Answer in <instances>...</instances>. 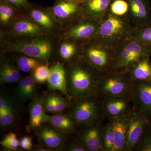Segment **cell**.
<instances>
[{"mask_svg":"<svg viewBox=\"0 0 151 151\" xmlns=\"http://www.w3.org/2000/svg\"><path fill=\"white\" fill-rule=\"evenodd\" d=\"M135 150L151 151V129L143 136L136 146Z\"/></svg>","mask_w":151,"mask_h":151,"instance_id":"d590c367","label":"cell"},{"mask_svg":"<svg viewBox=\"0 0 151 151\" xmlns=\"http://www.w3.org/2000/svg\"><path fill=\"white\" fill-rule=\"evenodd\" d=\"M18 66L9 60L1 61L0 68L1 84L14 83L20 79V73Z\"/></svg>","mask_w":151,"mask_h":151,"instance_id":"4316f807","label":"cell"},{"mask_svg":"<svg viewBox=\"0 0 151 151\" xmlns=\"http://www.w3.org/2000/svg\"><path fill=\"white\" fill-rule=\"evenodd\" d=\"M22 11L15 6L0 0V23L5 29H8L20 15Z\"/></svg>","mask_w":151,"mask_h":151,"instance_id":"484cf974","label":"cell"},{"mask_svg":"<svg viewBox=\"0 0 151 151\" xmlns=\"http://www.w3.org/2000/svg\"><path fill=\"white\" fill-rule=\"evenodd\" d=\"M17 96L20 102L33 99L37 96V81L34 77L27 76L19 82L16 90Z\"/></svg>","mask_w":151,"mask_h":151,"instance_id":"d4e9b609","label":"cell"},{"mask_svg":"<svg viewBox=\"0 0 151 151\" xmlns=\"http://www.w3.org/2000/svg\"><path fill=\"white\" fill-rule=\"evenodd\" d=\"M19 58L17 60L18 66L22 71L30 72L33 71L42 62L40 60L25 55Z\"/></svg>","mask_w":151,"mask_h":151,"instance_id":"f1b7e54d","label":"cell"},{"mask_svg":"<svg viewBox=\"0 0 151 151\" xmlns=\"http://www.w3.org/2000/svg\"><path fill=\"white\" fill-rule=\"evenodd\" d=\"M50 68L48 64L41 65L34 70V78L37 82L43 83L48 80L50 74Z\"/></svg>","mask_w":151,"mask_h":151,"instance_id":"d6a6232c","label":"cell"},{"mask_svg":"<svg viewBox=\"0 0 151 151\" xmlns=\"http://www.w3.org/2000/svg\"><path fill=\"white\" fill-rule=\"evenodd\" d=\"M132 31L133 28L125 18L107 12L100 22L97 32L90 40L99 42L115 50L120 45L130 39Z\"/></svg>","mask_w":151,"mask_h":151,"instance_id":"3957f363","label":"cell"},{"mask_svg":"<svg viewBox=\"0 0 151 151\" xmlns=\"http://www.w3.org/2000/svg\"><path fill=\"white\" fill-rule=\"evenodd\" d=\"M47 8L61 30L84 17L81 1L56 0L52 6Z\"/></svg>","mask_w":151,"mask_h":151,"instance_id":"52a82bcc","label":"cell"},{"mask_svg":"<svg viewBox=\"0 0 151 151\" xmlns=\"http://www.w3.org/2000/svg\"><path fill=\"white\" fill-rule=\"evenodd\" d=\"M44 108L46 113L55 114L56 108L54 94H49L45 98L43 103Z\"/></svg>","mask_w":151,"mask_h":151,"instance_id":"8d00e7d4","label":"cell"},{"mask_svg":"<svg viewBox=\"0 0 151 151\" xmlns=\"http://www.w3.org/2000/svg\"><path fill=\"white\" fill-rule=\"evenodd\" d=\"M112 0H81L84 17L100 22L104 18Z\"/></svg>","mask_w":151,"mask_h":151,"instance_id":"ac0fdd59","label":"cell"},{"mask_svg":"<svg viewBox=\"0 0 151 151\" xmlns=\"http://www.w3.org/2000/svg\"><path fill=\"white\" fill-rule=\"evenodd\" d=\"M55 1H56V0H55ZM76 1H81V0H76Z\"/></svg>","mask_w":151,"mask_h":151,"instance_id":"60d3db41","label":"cell"},{"mask_svg":"<svg viewBox=\"0 0 151 151\" xmlns=\"http://www.w3.org/2000/svg\"><path fill=\"white\" fill-rule=\"evenodd\" d=\"M16 6L19 9L23 12L27 9L30 5L28 0H4Z\"/></svg>","mask_w":151,"mask_h":151,"instance_id":"74e56055","label":"cell"},{"mask_svg":"<svg viewBox=\"0 0 151 151\" xmlns=\"http://www.w3.org/2000/svg\"><path fill=\"white\" fill-rule=\"evenodd\" d=\"M104 151H113L115 145V137L111 121L103 127L102 133Z\"/></svg>","mask_w":151,"mask_h":151,"instance_id":"f546056e","label":"cell"},{"mask_svg":"<svg viewBox=\"0 0 151 151\" xmlns=\"http://www.w3.org/2000/svg\"><path fill=\"white\" fill-rule=\"evenodd\" d=\"M151 55V47L129 39L114 50L110 72L127 70L130 65L141 58Z\"/></svg>","mask_w":151,"mask_h":151,"instance_id":"5b68a950","label":"cell"},{"mask_svg":"<svg viewBox=\"0 0 151 151\" xmlns=\"http://www.w3.org/2000/svg\"><path fill=\"white\" fill-rule=\"evenodd\" d=\"M102 105L104 116L109 119L128 115L133 108L131 99L121 96L103 97Z\"/></svg>","mask_w":151,"mask_h":151,"instance_id":"9a60e30c","label":"cell"},{"mask_svg":"<svg viewBox=\"0 0 151 151\" xmlns=\"http://www.w3.org/2000/svg\"><path fill=\"white\" fill-rule=\"evenodd\" d=\"M99 25L98 22L83 17L61 29L58 36L60 40H71L83 43L94 37Z\"/></svg>","mask_w":151,"mask_h":151,"instance_id":"30bf717a","label":"cell"},{"mask_svg":"<svg viewBox=\"0 0 151 151\" xmlns=\"http://www.w3.org/2000/svg\"><path fill=\"white\" fill-rule=\"evenodd\" d=\"M58 48L60 56L69 63L82 57V43L69 39H61Z\"/></svg>","mask_w":151,"mask_h":151,"instance_id":"603a6c76","label":"cell"},{"mask_svg":"<svg viewBox=\"0 0 151 151\" xmlns=\"http://www.w3.org/2000/svg\"><path fill=\"white\" fill-rule=\"evenodd\" d=\"M133 81H151L150 56L141 58L127 68Z\"/></svg>","mask_w":151,"mask_h":151,"instance_id":"7402d4cb","label":"cell"},{"mask_svg":"<svg viewBox=\"0 0 151 151\" xmlns=\"http://www.w3.org/2000/svg\"><path fill=\"white\" fill-rule=\"evenodd\" d=\"M47 123L55 129L64 134H73L76 132V122L70 114H55L49 116Z\"/></svg>","mask_w":151,"mask_h":151,"instance_id":"cb8c5ba5","label":"cell"},{"mask_svg":"<svg viewBox=\"0 0 151 151\" xmlns=\"http://www.w3.org/2000/svg\"><path fill=\"white\" fill-rule=\"evenodd\" d=\"M1 145L12 150H16L20 146L19 142L16 135L14 133H10L5 137L0 142Z\"/></svg>","mask_w":151,"mask_h":151,"instance_id":"836d02e7","label":"cell"},{"mask_svg":"<svg viewBox=\"0 0 151 151\" xmlns=\"http://www.w3.org/2000/svg\"><path fill=\"white\" fill-rule=\"evenodd\" d=\"M99 95L82 97L74 100L69 114L78 126L86 127L101 122L105 118L102 109V100Z\"/></svg>","mask_w":151,"mask_h":151,"instance_id":"277c9868","label":"cell"},{"mask_svg":"<svg viewBox=\"0 0 151 151\" xmlns=\"http://www.w3.org/2000/svg\"><path fill=\"white\" fill-rule=\"evenodd\" d=\"M128 10L129 4L127 0H112L108 12L116 16L126 18Z\"/></svg>","mask_w":151,"mask_h":151,"instance_id":"4dcf8cb0","label":"cell"},{"mask_svg":"<svg viewBox=\"0 0 151 151\" xmlns=\"http://www.w3.org/2000/svg\"><path fill=\"white\" fill-rule=\"evenodd\" d=\"M20 146L24 150H30L32 147V139L29 137H24L19 142Z\"/></svg>","mask_w":151,"mask_h":151,"instance_id":"ab89813d","label":"cell"},{"mask_svg":"<svg viewBox=\"0 0 151 151\" xmlns=\"http://www.w3.org/2000/svg\"><path fill=\"white\" fill-rule=\"evenodd\" d=\"M133 81L127 70L102 74L98 82L99 95L121 96L131 99Z\"/></svg>","mask_w":151,"mask_h":151,"instance_id":"8992f818","label":"cell"},{"mask_svg":"<svg viewBox=\"0 0 151 151\" xmlns=\"http://www.w3.org/2000/svg\"><path fill=\"white\" fill-rule=\"evenodd\" d=\"M15 109L12 102L7 98L5 107L0 111V124L2 126H7L13 122L14 119Z\"/></svg>","mask_w":151,"mask_h":151,"instance_id":"1f68e13d","label":"cell"},{"mask_svg":"<svg viewBox=\"0 0 151 151\" xmlns=\"http://www.w3.org/2000/svg\"><path fill=\"white\" fill-rule=\"evenodd\" d=\"M23 12L27 14L25 15L39 25L48 34H52L59 29L47 8L30 3L29 7Z\"/></svg>","mask_w":151,"mask_h":151,"instance_id":"2e32d148","label":"cell"},{"mask_svg":"<svg viewBox=\"0 0 151 151\" xmlns=\"http://www.w3.org/2000/svg\"><path fill=\"white\" fill-rule=\"evenodd\" d=\"M103 128L100 122L83 127L78 141L86 151H104L102 137Z\"/></svg>","mask_w":151,"mask_h":151,"instance_id":"5bb4252c","label":"cell"},{"mask_svg":"<svg viewBox=\"0 0 151 151\" xmlns=\"http://www.w3.org/2000/svg\"><path fill=\"white\" fill-rule=\"evenodd\" d=\"M66 150L69 151H86L84 147L78 140L73 141L66 147Z\"/></svg>","mask_w":151,"mask_h":151,"instance_id":"f35d334b","label":"cell"},{"mask_svg":"<svg viewBox=\"0 0 151 151\" xmlns=\"http://www.w3.org/2000/svg\"><path fill=\"white\" fill-rule=\"evenodd\" d=\"M50 70V74L47 81L49 90H58L69 97L68 92L66 72L63 65L59 63H55L52 65Z\"/></svg>","mask_w":151,"mask_h":151,"instance_id":"ffe728a7","label":"cell"},{"mask_svg":"<svg viewBox=\"0 0 151 151\" xmlns=\"http://www.w3.org/2000/svg\"><path fill=\"white\" fill-rule=\"evenodd\" d=\"M129 115L110 119L113 126L115 137L113 151H124L128 130Z\"/></svg>","mask_w":151,"mask_h":151,"instance_id":"44dd1931","label":"cell"},{"mask_svg":"<svg viewBox=\"0 0 151 151\" xmlns=\"http://www.w3.org/2000/svg\"><path fill=\"white\" fill-rule=\"evenodd\" d=\"M55 101V103L56 113H60L70 105V98L68 96L62 97L60 94L54 93Z\"/></svg>","mask_w":151,"mask_h":151,"instance_id":"e575fe53","label":"cell"},{"mask_svg":"<svg viewBox=\"0 0 151 151\" xmlns=\"http://www.w3.org/2000/svg\"><path fill=\"white\" fill-rule=\"evenodd\" d=\"M44 95L37 96L32 99L29 106V127L31 129H37L42 123L47 122L49 116L47 115L44 108Z\"/></svg>","mask_w":151,"mask_h":151,"instance_id":"d6986e66","label":"cell"},{"mask_svg":"<svg viewBox=\"0 0 151 151\" xmlns=\"http://www.w3.org/2000/svg\"><path fill=\"white\" fill-rule=\"evenodd\" d=\"M131 100L133 108L151 120V81H134Z\"/></svg>","mask_w":151,"mask_h":151,"instance_id":"7c38bea8","label":"cell"},{"mask_svg":"<svg viewBox=\"0 0 151 151\" xmlns=\"http://www.w3.org/2000/svg\"><path fill=\"white\" fill-rule=\"evenodd\" d=\"M151 129V119L142 112L133 107L129 115L124 151H134L143 136Z\"/></svg>","mask_w":151,"mask_h":151,"instance_id":"9c48e42d","label":"cell"},{"mask_svg":"<svg viewBox=\"0 0 151 151\" xmlns=\"http://www.w3.org/2000/svg\"><path fill=\"white\" fill-rule=\"evenodd\" d=\"M130 39L151 47V22L141 27L133 29Z\"/></svg>","mask_w":151,"mask_h":151,"instance_id":"83f0119b","label":"cell"},{"mask_svg":"<svg viewBox=\"0 0 151 151\" xmlns=\"http://www.w3.org/2000/svg\"><path fill=\"white\" fill-rule=\"evenodd\" d=\"M114 50L92 41L82 43V57L103 74L110 72Z\"/></svg>","mask_w":151,"mask_h":151,"instance_id":"ba28073f","label":"cell"},{"mask_svg":"<svg viewBox=\"0 0 151 151\" xmlns=\"http://www.w3.org/2000/svg\"><path fill=\"white\" fill-rule=\"evenodd\" d=\"M49 34L34 36H11L1 31V45L6 52H17L47 63L53 50Z\"/></svg>","mask_w":151,"mask_h":151,"instance_id":"7a4b0ae2","label":"cell"},{"mask_svg":"<svg viewBox=\"0 0 151 151\" xmlns=\"http://www.w3.org/2000/svg\"><path fill=\"white\" fill-rule=\"evenodd\" d=\"M66 72L68 92L70 99L99 95L98 82L102 73L82 57L69 63Z\"/></svg>","mask_w":151,"mask_h":151,"instance_id":"6da1fadb","label":"cell"},{"mask_svg":"<svg viewBox=\"0 0 151 151\" xmlns=\"http://www.w3.org/2000/svg\"><path fill=\"white\" fill-rule=\"evenodd\" d=\"M8 29V32L4 33L11 36H34L48 34L39 25L26 15H20Z\"/></svg>","mask_w":151,"mask_h":151,"instance_id":"e0dca14e","label":"cell"},{"mask_svg":"<svg viewBox=\"0 0 151 151\" xmlns=\"http://www.w3.org/2000/svg\"><path fill=\"white\" fill-rule=\"evenodd\" d=\"M36 136L41 145L48 150H62L65 147L66 135L54 127L42 125L37 129Z\"/></svg>","mask_w":151,"mask_h":151,"instance_id":"4fadbf2b","label":"cell"},{"mask_svg":"<svg viewBox=\"0 0 151 151\" xmlns=\"http://www.w3.org/2000/svg\"><path fill=\"white\" fill-rule=\"evenodd\" d=\"M129 10L126 19L133 29L151 22V0H127Z\"/></svg>","mask_w":151,"mask_h":151,"instance_id":"8fae6325","label":"cell"}]
</instances>
